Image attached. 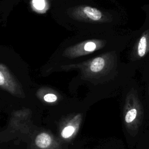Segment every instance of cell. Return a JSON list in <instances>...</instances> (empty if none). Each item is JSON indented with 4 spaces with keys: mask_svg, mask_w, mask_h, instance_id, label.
I'll return each mask as SVG.
<instances>
[{
    "mask_svg": "<svg viewBox=\"0 0 149 149\" xmlns=\"http://www.w3.org/2000/svg\"><path fill=\"white\" fill-rule=\"evenodd\" d=\"M106 41L102 39L87 40L67 47L62 55L69 59L77 58L93 53L104 48Z\"/></svg>",
    "mask_w": 149,
    "mask_h": 149,
    "instance_id": "4",
    "label": "cell"
},
{
    "mask_svg": "<svg viewBox=\"0 0 149 149\" xmlns=\"http://www.w3.org/2000/svg\"><path fill=\"white\" fill-rule=\"evenodd\" d=\"M68 15L73 19L88 23H107L112 20L111 16L96 8L80 5L69 8Z\"/></svg>",
    "mask_w": 149,
    "mask_h": 149,
    "instance_id": "3",
    "label": "cell"
},
{
    "mask_svg": "<svg viewBox=\"0 0 149 149\" xmlns=\"http://www.w3.org/2000/svg\"><path fill=\"white\" fill-rule=\"evenodd\" d=\"M149 52V29L144 31L134 45L132 51L133 60L140 59Z\"/></svg>",
    "mask_w": 149,
    "mask_h": 149,
    "instance_id": "6",
    "label": "cell"
},
{
    "mask_svg": "<svg viewBox=\"0 0 149 149\" xmlns=\"http://www.w3.org/2000/svg\"><path fill=\"white\" fill-rule=\"evenodd\" d=\"M117 61L115 51L108 52L78 63L62 65V70L79 69L81 78L93 82L107 76L115 67Z\"/></svg>",
    "mask_w": 149,
    "mask_h": 149,
    "instance_id": "1",
    "label": "cell"
},
{
    "mask_svg": "<svg viewBox=\"0 0 149 149\" xmlns=\"http://www.w3.org/2000/svg\"><path fill=\"white\" fill-rule=\"evenodd\" d=\"M144 110L137 91L132 90L126 95L123 109V125L131 136H136L141 126Z\"/></svg>",
    "mask_w": 149,
    "mask_h": 149,
    "instance_id": "2",
    "label": "cell"
},
{
    "mask_svg": "<svg viewBox=\"0 0 149 149\" xmlns=\"http://www.w3.org/2000/svg\"><path fill=\"white\" fill-rule=\"evenodd\" d=\"M148 95H149V88H148Z\"/></svg>",
    "mask_w": 149,
    "mask_h": 149,
    "instance_id": "10",
    "label": "cell"
},
{
    "mask_svg": "<svg viewBox=\"0 0 149 149\" xmlns=\"http://www.w3.org/2000/svg\"><path fill=\"white\" fill-rule=\"evenodd\" d=\"M148 149H149V145H148Z\"/></svg>",
    "mask_w": 149,
    "mask_h": 149,
    "instance_id": "11",
    "label": "cell"
},
{
    "mask_svg": "<svg viewBox=\"0 0 149 149\" xmlns=\"http://www.w3.org/2000/svg\"><path fill=\"white\" fill-rule=\"evenodd\" d=\"M34 143L39 149H49L54 144V138L49 133L42 132L36 136Z\"/></svg>",
    "mask_w": 149,
    "mask_h": 149,
    "instance_id": "8",
    "label": "cell"
},
{
    "mask_svg": "<svg viewBox=\"0 0 149 149\" xmlns=\"http://www.w3.org/2000/svg\"><path fill=\"white\" fill-rule=\"evenodd\" d=\"M82 121V115L79 113L72 118L61 129V136L63 139H70L76 135Z\"/></svg>",
    "mask_w": 149,
    "mask_h": 149,
    "instance_id": "7",
    "label": "cell"
},
{
    "mask_svg": "<svg viewBox=\"0 0 149 149\" xmlns=\"http://www.w3.org/2000/svg\"><path fill=\"white\" fill-rule=\"evenodd\" d=\"M0 88L15 97L19 98L25 97L22 85L8 68L3 63H0Z\"/></svg>",
    "mask_w": 149,
    "mask_h": 149,
    "instance_id": "5",
    "label": "cell"
},
{
    "mask_svg": "<svg viewBox=\"0 0 149 149\" xmlns=\"http://www.w3.org/2000/svg\"><path fill=\"white\" fill-rule=\"evenodd\" d=\"M37 94L40 98L47 103H55L59 100L58 93L55 90L48 87H42L40 88Z\"/></svg>",
    "mask_w": 149,
    "mask_h": 149,
    "instance_id": "9",
    "label": "cell"
}]
</instances>
